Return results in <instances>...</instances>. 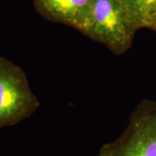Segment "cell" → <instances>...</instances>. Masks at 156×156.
Returning a JSON list of instances; mask_svg holds the SVG:
<instances>
[{"instance_id":"obj_1","label":"cell","mask_w":156,"mask_h":156,"mask_svg":"<svg viewBox=\"0 0 156 156\" xmlns=\"http://www.w3.org/2000/svg\"><path fill=\"white\" fill-rule=\"evenodd\" d=\"M80 31L116 55L131 47L135 30L122 0H94Z\"/></svg>"},{"instance_id":"obj_5","label":"cell","mask_w":156,"mask_h":156,"mask_svg":"<svg viewBox=\"0 0 156 156\" xmlns=\"http://www.w3.org/2000/svg\"><path fill=\"white\" fill-rule=\"evenodd\" d=\"M128 20L135 31L156 24V0H122Z\"/></svg>"},{"instance_id":"obj_2","label":"cell","mask_w":156,"mask_h":156,"mask_svg":"<svg viewBox=\"0 0 156 156\" xmlns=\"http://www.w3.org/2000/svg\"><path fill=\"white\" fill-rule=\"evenodd\" d=\"M39 106L23 70L0 56V128L22 122Z\"/></svg>"},{"instance_id":"obj_6","label":"cell","mask_w":156,"mask_h":156,"mask_svg":"<svg viewBox=\"0 0 156 156\" xmlns=\"http://www.w3.org/2000/svg\"><path fill=\"white\" fill-rule=\"evenodd\" d=\"M153 30H156V24H155V25H154V27L153 28Z\"/></svg>"},{"instance_id":"obj_3","label":"cell","mask_w":156,"mask_h":156,"mask_svg":"<svg viewBox=\"0 0 156 156\" xmlns=\"http://www.w3.org/2000/svg\"><path fill=\"white\" fill-rule=\"evenodd\" d=\"M98 156H156V101L139 104L125 131L102 146Z\"/></svg>"},{"instance_id":"obj_4","label":"cell","mask_w":156,"mask_h":156,"mask_svg":"<svg viewBox=\"0 0 156 156\" xmlns=\"http://www.w3.org/2000/svg\"><path fill=\"white\" fill-rule=\"evenodd\" d=\"M94 0H34L37 11L48 19L80 30Z\"/></svg>"}]
</instances>
